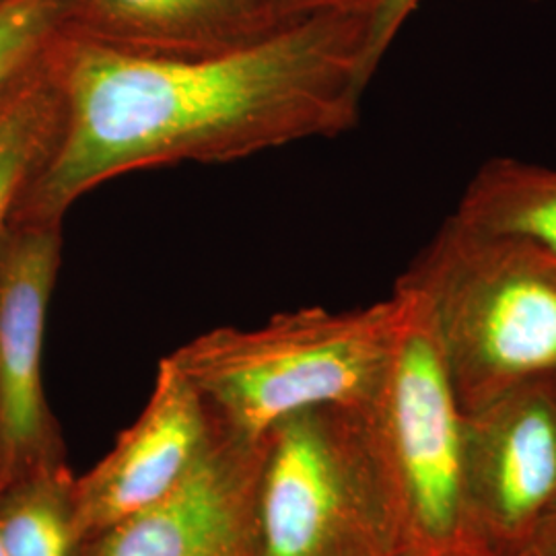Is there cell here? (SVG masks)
<instances>
[{"mask_svg":"<svg viewBox=\"0 0 556 556\" xmlns=\"http://www.w3.org/2000/svg\"><path fill=\"white\" fill-rule=\"evenodd\" d=\"M367 11L289 21L204 56H139L71 29L50 46L64 96L59 144L11 225H59L112 179L181 163H229L355 128Z\"/></svg>","mask_w":556,"mask_h":556,"instance_id":"cell-1","label":"cell"},{"mask_svg":"<svg viewBox=\"0 0 556 556\" xmlns=\"http://www.w3.org/2000/svg\"><path fill=\"white\" fill-rule=\"evenodd\" d=\"M404 307L396 289L367 307H303L256 328H215L167 358L197 390L217 431L260 441L301 410L369 408L394 357Z\"/></svg>","mask_w":556,"mask_h":556,"instance_id":"cell-2","label":"cell"},{"mask_svg":"<svg viewBox=\"0 0 556 556\" xmlns=\"http://www.w3.org/2000/svg\"><path fill=\"white\" fill-rule=\"evenodd\" d=\"M422 307L462 413L556 374V256L454 215L397 278Z\"/></svg>","mask_w":556,"mask_h":556,"instance_id":"cell-3","label":"cell"},{"mask_svg":"<svg viewBox=\"0 0 556 556\" xmlns=\"http://www.w3.org/2000/svg\"><path fill=\"white\" fill-rule=\"evenodd\" d=\"M252 556H404L396 497L365 410L318 406L268 431Z\"/></svg>","mask_w":556,"mask_h":556,"instance_id":"cell-4","label":"cell"},{"mask_svg":"<svg viewBox=\"0 0 556 556\" xmlns=\"http://www.w3.org/2000/svg\"><path fill=\"white\" fill-rule=\"evenodd\" d=\"M404 298L396 351L365 408L390 478L404 556H456L470 546L464 505V413L417 299Z\"/></svg>","mask_w":556,"mask_h":556,"instance_id":"cell-5","label":"cell"},{"mask_svg":"<svg viewBox=\"0 0 556 556\" xmlns=\"http://www.w3.org/2000/svg\"><path fill=\"white\" fill-rule=\"evenodd\" d=\"M470 546L519 556L556 516V374L528 379L464 415Z\"/></svg>","mask_w":556,"mask_h":556,"instance_id":"cell-6","label":"cell"},{"mask_svg":"<svg viewBox=\"0 0 556 556\" xmlns=\"http://www.w3.org/2000/svg\"><path fill=\"white\" fill-rule=\"evenodd\" d=\"M62 227L15 223L0 241V493L64 464L43 392V338Z\"/></svg>","mask_w":556,"mask_h":556,"instance_id":"cell-7","label":"cell"},{"mask_svg":"<svg viewBox=\"0 0 556 556\" xmlns=\"http://www.w3.org/2000/svg\"><path fill=\"white\" fill-rule=\"evenodd\" d=\"M219 435L197 390L167 357L151 396L108 456L73 482L80 546L176 491Z\"/></svg>","mask_w":556,"mask_h":556,"instance_id":"cell-8","label":"cell"},{"mask_svg":"<svg viewBox=\"0 0 556 556\" xmlns=\"http://www.w3.org/2000/svg\"><path fill=\"white\" fill-rule=\"evenodd\" d=\"M262 447L264 439L219 431L176 491L85 544L80 556H252Z\"/></svg>","mask_w":556,"mask_h":556,"instance_id":"cell-9","label":"cell"},{"mask_svg":"<svg viewBox=\"0 0 556 556\" xmlns=\"http://www.w3.org/2000/svg\"><path fill=\"white\" fill-rule=\"evenodd\" d=\"M289 21L273 0H75L68 27L128 54L176 59L233 50Z\"/></svg>","mask_w":556,"mask_h":556,"instance_id":"cell-10","label":"cell"},{"mask_svg":"<svg viewBox=\"0 0 556 556\" xmlns=\"http://www.w3.org/2000/svg\"><path fill=\"white\" fill-rule=\"evenodd\" d=\"M62 122L64 96L48 48L0 98V241L25 192L52 157Z\"/></svg>","mask_w":556,"mask_h":556,"instance_id":"cell-11","label":"cell"},{"mask_svg":"<svg viewBox=\"0 0 556 556\" xmlns=\"http://www.w3.org/2000/svg\"><path fill=\"white\" fill-rule=\"evenodd\" d=\"M454 217L556 256V167L514 157L489 160L466 186Z\"/></svg>","mask_w":556,"mask_h":556,"instance_id":"cell-12","label":"cell"},{"mask_svg":"<svg viewBox=\"0 0 556 556\" xmlns=\"http://www.w3.org/2000/svg\"><path fill=\"white\" fill-rule=\"evenodd\" d=\"M73 482L66 464H59L0 493V542L7 555L80 556Z\"/></svg>","mask_w":556,"mask_h":556,"instance_id":"cell-13","label":"cell"},{"mask_svg":"<svg viewBox=\"0 0 556 556\" xmlns=\"http://www.w3.org/2000/svg\"><path fill=\"white\" fill-rule=\"evenodd\" d=\"M75 0H0V98L73 20Z\"/></svg>","mask_w":556,"mask_h":556,"instance_id":"cell-14","label":"cell"},{"mask_svg":"<svg viewBox=\"0 0 556 556\" xmlns=\"http://www.w3.org/2000/svg\"><path fill=\"white\" fill-rule=\"evenodd\" d=\"M422 0H374L367 23V38L363 52V73L365 79L371 83L378 73L379 64L392 43L397 38L404 23L410 20ZM542 2V0H532Z\"/></svg>","mask_w":556,"mask_h":556,"instance_id":"cell-15","label":"cell"},{"mask_svg":"<svg viewBox=\"0 0 556 556\" xmlns=\"http://www.w3.org/2000/svg\"><path fill=\"white\" fill-rule=\"evenodd\" d=\"M278 9L293 20L332 13V11H371L374 0H273Z\"/></svg>","mask_w":556,"mask_h":556,"instance_id":"cell-16","label":"cell"},{"mask_svg":"<svg viewBox=\"0 0 556 556\" xmlns=\"http://www.w3.org/2000/svg\"><path fill=\"white\" fill-rule=\"evenodd\" d=\"M519 556H556V516L538 530Z\"/></svg>","mask_w":556,"mask_h":556,"instance_id":"cell-17","label":"cell"},{"mask_svg":"<svg viewBox=\"0 0 556 556\" xmlns=\"http://www.w3.org/2000/svg\"><path fill=\"white\" fill-rule=\"evenodd\" d=\"M456 556H495L489 555V553H484V551H478V548H468V551H464V553H459Z\"/></svg>","mask_w":556,"mask_h":556,"instance_id":"cell-18","label":"cell"},{"mask_svg":"<svg viewBox=\"0 0 556 556\" xmlns=\"http://www.w3.org/2000/svg\"><path fill=\"white\" fill-rule=\"evenodd\" d=\"M0 556H9L7 555V551H4V546H2V542H0Z\"/></svg>","mask_w":556,"mask_h":556,"instance_id":"cell-19","label":"cell"}]
</instances>
